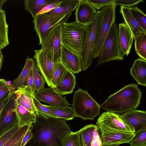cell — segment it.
<instances>
[{"label": "cell", "mask_w": 146, "mask_h": 146, "mask_svg": "<svg viewBox=\"0 0 146 146\" xmlns=\"http://www.w3.org/2000/svg\"><path fill=\"white\" fill-rule=\"evenodd\" d=\"M30 129L31 138L24 146H61L64 137L72 131L65 120L36 111Z\"/></svg>", "instance_id": "cell-1"}, {"label": "cell", "mask_w": 146, "mask_h": 146, "mask_svg": "<svg viewBox=\"0 0 146 146\" xmlns=\"http://www.w3.org/2000/svg\"><path fill=\"white\" fill-rule=\"evenodd\" d=\"M141 94L136 84H128L110 95L100 108L119 114L136 109L140 104Z\"/></svg>", "instance_id": "cell-2"}, {"label": "cell", "mask_w": 146, "mask_h": 146, "mask_svg": "<svg viewBox=\"0 0 146 146\" xmlns=\"http://www.w3.org/2000/svg\"><path fill=\"white\" fill-rule=\"evenodd\" d=\"M86 33V25L76 21L65 23L61 27L62 44L79 55L81 53Z\"/></svg>", "instance_id": "cell-3"}, {"label": "cell", "mask_w": 146, "mask_h": 146, "mask_svg": "<svg viewBox=\"0 0 146 146\" xmlns=\"http://www.w3.org/2000/svg\"><path fill=\"white\" fill-rule=\"evenodd\" d=\"M102 17L101 10L97 11L92 21L86 25V33L82 50L80 55L82 70L85 71L92 64L94 51Z\"/></svg>", "instance_id": "cell-4"}, {"label": "cell", "mask_w": 146, "mask_h": 146, "mask_svg": "<svg viewBox=\"0 0 146 146\" xmlns=\"http://www.w3.org/2000/svg\"><path fill=\"white\" fill-rule=\"evenodd\" d=\"M72 105L75 117L84 120H93L100 113V105L86 90L81 88L74 92Z\"/></svg>", "instance_id": "cell-5"}, {"label": "cell", "mask_w": 146, "mask_h": 146, "mask_svg": "<svg viewBox=\"0 0 146 146\" xmlns=\"http://www.w3.org/2000/svg\"><path fill=\"white\" fill-rule=\"evenodd\" d=\"M119 42L118 27L115 21L112 23L104 42L96 66L109 61L123 59Z\"/></svg>", "instance_id": "cell-6"}, {"label": "cell", "mask_w": 146, "mask_h": 146, "mask_svg": "<svg viewBox=\"0 0 146 146\" xmlns=\"http://www.w3.org/2000/svg\"><path fill=\"white\" fill-rule=\"evenodd\" d=\"M72 14V12L56 15L42 13L37 14L34 17V29L38 37L39 44L41 45L50 30L59 25L66 22Z\"/></svg>", "instance_id": "cell-7"}, {"label": "cell", "mask_w": 146, "mask_h": 146, "mask_svg": "<svg viewBox=\"0 0 146 146\" xmlns=\"http://www.w3.org/2000/svg\"><path fill=\"white\" fill-rule=\"evenodd\" d=\"M102 134L106 132L134 133V128L122 119L119 114L108 111L102 113L96 123Z\"/></svg>", "instance_id": "cell-8"}, {"label": "cell", "mask_w": 146, "mask_h": 146, "mask_svg": "<svg viewBox=\"0 0 146 146\" xmlns=\"http://www.w3.org/2000/svg\"><path fill=\"white\" fill-rule=\"evenodd\" d=\"M117 5L113 4L102 7V17L94 51L93 59L99 57L105 38L116 17Z\"/></svg>", "instance_id": "cell-9"}, {"label": "cell", "mask_w": 146, "mask_h": 146, "mask_svg": "<svg viewBox=\"0 0 146 146\" xmlns=\"http://www.w3.org/2000/svg\"><path fill=\"white\" fill-rule=\"evenodd\" d=\"M62 24L59 25L50 30L41 44V48L54 63L61 60Z\"/></svg>", "instance_id": "cell-10"}, {"label": "cell", "mask_w": 146, "mask_h": 146, "mask_svg": "<svg viewBox=\"0 0 146 146\" xmlns=\"http://www.w3.org/2000/svg\"><path fill=\"white\" fill-rule=\"evenodd\" d=\"M33 95L39 102L47 103L49 106L65 107L71 105L67 101L65 96L63 97L52 87L44 88L40 91L35 92Z\"/></svg>", "instance_id": "cell-11"}, {"label": "cell", "mask_w": 146, "mask_h": 146, "mask_svg": "<svg viewBox=\"0 0 146 146\" xmlns=\"http://www.w3.org/2000/svg\"><path fill=\"white\" fill-rule=\"evenodd\" d=\"M16 98L14 93L2 111L0 115V136L18 121L15 110Z\"/></svg>", "instance_id": "cell-12"}, {"label": "cell", "mask_w": 146, "mask_h": 146, "mask_svg": "<svg viewBox=\"0 0 146 146\" xmlns=\"http://www.w3.org/2000/svg\"><path fill=\"white\" fill-rule=\"evenodd\" d=\"M34 58L38 70L40 72L48 86L51 87V80L54 63L41 48L35 50Z\"/></svg>", "instance_id": "cell-13"}, {"label": "cell", "mask_w": 146, "mask_h": 146, "mask_svg": "<svg viewBox=\"0 0 146 146\" xmlns=\"http://www.w3.org/2000/svg\"><path fill=\"white\" fill-rule=\"evenodd\" d=\"M75 14L76 20L79 23L86 25L92 21L97 11L87 0H78Z\"/></svg>", "instance_id": "cell-14"}, {"label": "cell", "mask_w": 146, "mask_h": 146, "mask_svg": "<svg viewBox=\"0 0 146 146\" xmlns=\"http://www.w3.org/2000/svg\"><path fill=\"white\" fill-rule=\"evenodd\" d=\"M61 62L65 67L74 74L82 70V62L80 56L62 44Z\"/></svg>", "instance_id": "cell-15"}, {"label": "cell", "mask_w": 146, "mask_h": 146, "mask_svg": "<svg viewBox=\"0 0 146 146\" xmlns=\"http://www.w3.org/2000/svg\"><path fill=\"white\" fill-rule=\"evenodd\" d=\"M134 135V133L106 132L102 134V145L118 146L122 144L129 143Z\"/></svg>", "instance_id": "cell-16"}, {"label": "cell", "mask_w": 146, "mask_h": 146, "mask_svg": "<svg viewBox=\"0 0 146 146\" xmlns=\"http://www.w3.org/2000/svg\"><path fill=\"white\" fill-rule=\"evenodd\" d=\"M14 93L16 95V102L31 113L35 114L37 110L33 102V93L28 86L23 84L15 90Z\"/></svg>", "instance_id": "cell-17"}, {"label": "cell", "mask_w": 146, "mask_h": 146, "mask_svg": "<svg viewBox=\"0 0 146 146\" xmlns=\"http://www.w3.org/2000/svg\"><path fill=\"white\" fill-rule=\"evenodd\" d=\"M119 115L122 119L134 128L135 132L146 127V112L145 111L133 110Z\"/></svg>", "instance_id": "cell-18"}, {"label": "cell", "mask_w": 146, "mask_h": 146, "mask_svg": "<svg viewBox=\"0 0 146 146\" xmlns=\"http://www.w3.org/2000/svg\"><path fill=\"white\" fill-rule=\"evenodd\" d=\"M118 35L121 51L124 56L129 54L134 39L133 34L125 23L119 24Z\"/></svg>", "instance_id": "cell-19"}, {"label": "cell", "mask_w": 146, "mask_h": 146, "mask_svg": "<svg viewBox=\"0 0 146 146\" xmlns=\"http://www.w3.org/2000/svg\"><path fill=\"white\" fill-rule=\"evenodd\" d=\"M146 60L139 58L135 60L130 69L131 75L138 84L146 86Z\"/></svg>", "instance_id": "cell-20"}, {"label": "cell", "mask_w": 146, "mask_h": 146, "mask_svg": "<svg viewBox=\"0 0 146 146\" xmlns=\"http://www.w3.org/2000/svg\"><path fill=\"white\" fill-rule=\"evenodd\" d=\"M76 83V76L68 70L64 78L54 89L57 92L62 96L71 94L73 92Z\"/></svg>", "instance_id": "cell-21"}, {"label": "cell", "mask_w": 146, "mask_h": 146, "mask_svg": "<svg viewBox=\"0 0 146 146\" xmlns=\"http://www.w3.org/2000/svg\"><path fill=\"white\" fill-rule=\"evenodd\" d=\"M120 12L125 23L131 31L133 37L143 32H146L139 25L132 15L129 7L121 6Z\"/></svg>", "instance_id": "cell-22"}, {"label": "cell", "mask_w": 146, "mask_h": 146, "mask_svg": "<svg viewBox=\"0 0 146 146\" xmlns=\"http://www.w3.org/2000/svg\"><path fill=\"white\" fill-rule=\"evenodd\" d=\"M59 0H25L24 9L34 17L46 6L56 2Z\"/></svg>", "instance_id": "cell-23"}, {"label": "cell", "mask_w": 146, "mask_h": 146, "mask_svg": "<svg viewBox=\"0 0 146 146\" xmlns=\"http://www.w3.org/2000/svg\"><path fill=\"white\" fill-rule=\"evenodd\" d=\"M15 110L18 121L20 126L31 125L35 122V114L31 113L23 106L17 103L15 99Z\"/></svg>", "instance_id": "cell-24"}, {"label": "cell", "mask_w": 146, "mask_h": 146, "mask_svg": "<svg viewBox=\"0 0 146 146\" xmlns=\"http://www.w3.org/2000/svg\"><path fill=\"white\" fill-rule=\"evenodd\" d=\"M34 60L32 58L27 56L25 65L18 77L12 82V89L15 90L18 88L25 83L33 64Z\"/></svg>", "instance_id": "cell-25"}, {"label": "cell", "mask_w": 146, "mask_h": 146, "mask_svg": "<svg viewBox=\"0 0 146 146\" xmlns=\"http://www.w3.org/2000/svg\"><path fill=\"white\" fill-rule=\"evenodd\" d=\"M78 3V0H61L54 8L44 13L49 15H56L72 12L76 9Z\"/></svg>", "instance_id": "cell-26"}, {"label": "cell", "mask_w": 146, "mask_h": 146, "mask_svg": "<svg viewBox=\"0 0 146 146\" xmlns=\"http://www.w3.org/2000/svg\"><path fill=\"white\" fill-rule=\"evenodd\" d=\"M8 26L5 11H0V49H3L9 44L8 38Z\"/></svg>", "instance_id": "cell-27"}, {"label": "cell", "mask_w": 146, "mask_h": 146, "mask_svg": "<svg viewBox=\"0 0 146 146\" xmlns=\"http://www.w3.org/2000/svg\"><path fill=\"white\" fill-rule=\"evenodd\" d=\"M46 106L58 118L66 121L72 120L75 117L72 106L59 107L47 105Z\"/></svg>", "instance_id": "cell-28"}, {"label": "cell", "mask_w": 146, "mask_h": 146, "mask_svg": "<svg viewBox=\"0 0 146 146\" xmlns=\"http://www.w3.org/2000/svg\"><path fill=\"white\" fill-rule=\"evenodd\" d=\"M68 70L61 60L54 63L51 82V87L55 88L64 78Z\"/></svg>", "instance_id": "cell-29"}, {"label": "cell", "mask_w": 146, "mask_h": 146, "mask_svg": "<svg viewBox=\"0 0 146 146\" xmlns=\"http://www.w3.org/2000/svg\"><path fill=\"white\" fill-rule=\"evenodd\" d=\"M136 53L140 58L146 60V32H143L134 37Z\"/></svg>", "instance_id": "cell-30"}, {"label": "cell", "mask_w": 146, "mask_h": 146, "mask_svg": "<svg viewBox=\"0 0 146 146\" xmlns=\"http://www.w3.org/2000/svg\"><path fill=\"white\" fill-rule=\"evenodd\" d=\"M31 125L22 126L3 146H21L23 139Z\"/></svg>", "instance_id": "cell-31"}, {"label": "cell", "mask_w": 146, "mask_h": 146, "mask_svg": "<svg viewBox=\"0 0 146 146\" xmlns=\"http://www.w3.org/2000/svg\"><path fill=\"white\" fill-rule=\"evenodd\" d=\"M97 127L96 125L90 124L84 126L79 130L83 146H91L93 131L94 129Z\"/></svg>", "instance_id": "cell-32"}, {"label": "cell", "mask_w": 146, "mask_h": 146, "mask_svg": "<svg viewBox=\"0 0 146 146\" xmlns=\"http://www.w3.org/2000/svg\"><path fill=\"white\" fill-rule=\"evenodd\" d=\"M134 133L129 143L130 146H146V127L142 128Z\"/></svg>", "instance_id": "cell-33"}, {"label": "cell", "mask_w": 146, "mask_h": 146, "mask_svg": "<svg viewBox=\"0 0 146 146\" xmlns=\"http://www.w3.org/2000/svg\"><path fill=\"white\" fill-rule=\"evenodd\" d=\"M131 12L138 23L146 31V15L137 6L129 7Z\"/></svg>", "instance_id": "cell-34"}, {"label": "cell", "mask_w": 146, "mask_h": 146, "mask_svg": "<svg viewBox=\"0 0 146 146\" xmlns=\"http://www.w3.org/2000/svg\"><path fill=\"white\" fill-rule=\"evenodd\" d=\"M79 133V130L67 135L63 139L61 146H81Z\"/></svg>", "instance_id": "cell-35"}, {"label": "cell", "mask_w": 146, "mask_h": 146, "mask_svg": "<svg viewBox=\"0 0 146 146\" xmlns=\"http://www.w3.org/2000/svg\"><path fill=\"white\" fill-rule=\"evenodd\" d=\"M35 92L40 91L44 88L45 81L43 77L38 71L35 63L32 66Z\"/></svg>", "instance_id": "cell-36"}, {"label": "cell", "mask_w": 146, "mask_h": 146, "mask_svg": "<svg viewBox=\"0 0 146 146\" xmlns=\"http://www.w3.org/2000/svg\"><path fill=\"white\" fill-rule=\"evenodd\" d=\"M18 121L9 130L0 136V146H3L16 132L21 127Z\"/></svg>", "instance_id": "cell-37"}, {"label": "cell", "mask_w": 146, "mask_h": 146, "mask_svg": "<svg viewBox=\"0 0 146 146\" xmlns=\"http://www.w3.org/2000/svg\"><path fill=\"white\" fill-rule=\"evenodd\" d=\"M33 102L36 110L43 114L51 117H57L47 107L46 105L42 104L34 96Z\"/></svg>", "instance_id": "cell-38"}, {"label": "cell", "mask_w": 146, "mask_h": 146, "mask_svg": "<svg viewBox=\"0 0 146 146\" xmlns=\"http://www.w3.org/2000/svg\"><path fill=\"white\" fill-rule=\"evenodd\" d=\"M13 91L15 90L7 85L5 80L0 78V102Z\"/></svg>", "instance_id": "cell-39"}, {"label": "cell", "mask_w": 146, "mask_h": 146, "mask_svg": "<svg viewBox=\"0 0 146 146\" xmlns=\"http://www.w3.org/2000/svg\"><path fill=\"white\" fill-rule=\"evenodd\" d=\"M94 9L99 11L104 7L114 4L115 0H87Z\"/></svg>", "instance_id": "cell-40"}, {"label": "cell", "mask_w": 146, "mask_h": 146, "mask_svg": "<svg viewBox=\"0 0 146 146\" xmlns=\"http://www.w3.org/2000/svg\"><path fill=\"white\" fill-rule=\"evenodd\" d=\"M144 0H115L114 4L121 6L130 7L137 6L140 2H143Z\"/></svg>", "instance_id": "cell-41"}, {"label": "cell", "mask_w": 146, "mask_h": 146, "mask_svg": "<svg viewBox=\"0 0 146 146\" xmlns=\"http://www.w3.org/2000/svg\"><path fill=\"white\" fill-rule=\"evenodd\" d=\"M99 130L97 127L94 130L91 146H103L101 137L98 131Z\"/></svg>", "instance_id": "cell-42"}, {"label": "cell", "mask_w": 146, "mask_h": 146, "mask_svg": "<svg viewBox=\"0 0 146 146\" xmlns=\"http://www.w3.org/2000/svg\"><path fill=\"white\" fill-rule=\"evenodd\" d=\"M27 85L33 93L35 92V88L34 80L32 67L30 71L29 75L25 82Z\"/></svg>", "instance_id": "cell-43"}, {"label": "cell", "mask_w": 146, "mask_h": 146, "mask_svg": "<svg viewBox=\"0 0 146 146\" xmlns=\"http://www.w3.org/2000/svg\"><path fill=\"white\" fill-rule=\"evenodd\" d=\"M61 0H59L57 2L54 3L50 5H48L44 8L41 11H40L38 14L46 13L52 10L57 6L61 1Z\"/></svg>", "instance_id": "cell-44"}, {"label": "cell", "mask_w": 146, "mask_h": 146, "mask_svg": "<svg viewBox=\"0 0 146 146\" xmlns=\"http://www.w3.org/2000/svg\"><path fill=\"white\" fill-rule=\"evenodd\" d=\"M15 91H13L9 94L0 102V115L3 109L7 104L13 95Z\"/></svg>", "instance_id": "cell-45"}, {"label": "cell", "mask_w": 146, "mask_h": 146, "mask_svg": "<svg viewBox=\"0 0 146 146\" xmlns=\"http://www.w3.org/2000/svg\"><path fill=\"white\" fill-rule=\"evenodd\" d=\"M32 133L30 128L27 131L22 141L21 146H24L31 138Z\"/></svg>", "instance_id": "cell-46"}, {"label": "cell", "mask_w": 146, "mask_h": 146, "mask_svg": "<svg viewBox=\"0 0 146 146\" xmlns=\"http://www.w3.org/2000/svg\"><path fill=\"white\" fill-rule=\"evenodd\" d=\"M1 50L0 49V71L2 67L4 58V56Z\"/></svg>", "instance_id": "cell-47"}, {"label": "cell", "mask_w": 146, "mask_h": 146, "mask_svg": "<svg viewBox=\"0 0 146 146\" xmlns=\"http://www.w3.org/2000/svg\"><path fill=\"white\" fill-rule=\"evenodd\" d=\"M7 1V0H0V11L3 9L2 7L3 5Z\"/></svg>", "instance_id": "cell-48"}, {"label": "cell", "mask_w": 146, "mask_h": 146, "mask_svg": "<svg viewBox=\"0 0 146 146\" xmlns=\"http://www.w3.org/2000/svg\"><path fill=\"white\" fill-rule=\"evenodd\" d=\"M6 83L8 85L12 88V83L11 81H6Z\"/></svg>", "instance_id": "cell-49"}, {"label": "cell", "mask_w": 146, "mask_h": 146, "mask_svg": "<svg viewBox=\"0 0 146 146\" xmlns=\"http://www.w3.org/2000/svg\"><path fill=\"white\" fill-rule=\"evenodd\" d=\"M79 136H80V141L81 146H83L82 142L81 137V135L80 134V133H79Z\"/></svg>", "instance_id": "cell-50"}]
</instances>
